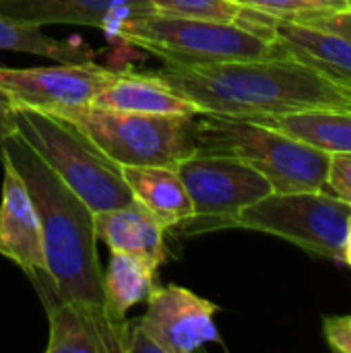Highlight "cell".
<instances>
[{
  "label": "cell",
  "instance_id": "1",
  "mask_svg": "<svg viewBox=\"0 0 351 353\" xmlns=\"http://www.w3.org/2000/svg\"><path fill=\"white\" fill-rule=\"evenodd\" d=\"M201 114L269 120L308 110H351V79L288 50L252 60L170 66L157 72Z\"/></svg>",
  "mask_w": 351,
  "mask_h": 353
},
{
  "label": "cell",
  "instance_id": "2",
  "mask_svg": "<svg viewBox=\"0 0 351 353\" xmlns=\"http://www.w3.org/2000/svg\"><path fill=\"white\" fill-rule=\"evenodd\" d=\"M0 153L8 157L25 180L39 215L46 275H35L31 279L39 296L101 304L103 271L97 256L93 211L21 139L19 132L0 141Z\"/></svg>",
  "mask_w": 351,
  "mask_h": 353
},
{
  "label": "cell",
  "instance_id": "3",
  "mask_svg": "<svg viewBox=\"0 0 351 353\" xmlns=\"http://www.w3.org/2000/svg\"><path fill=\"white\" fill-rule=\"evenodd\" d=\"M112 33L170 66L252 60L281 50L277 39L238 23L180 17L153 8L120 21Z\"/></svg>",
  "mask_w": 351,
  "mask_h": 353
},
{
  "label": "cell",
  "instance_id": "4",
  "mask_svg": "<svg viewBox=\"0 0 351 353\" xmlns=\"http://www.w3.org/2000/svg\"><path fill=\"white\" fill-rule=\"evenodd\" d=\"M197 141L203 153L236 155L259 170L273 192L321 190L327 186V153L248 118L217 114L197 116Z\"/></svg>",
  "mask_w": 351,
  "mask_h": 353
},
{
  "label": "cell",
  "instance_id": "5",
  "mask_svg": "<svg viewBox=\"0 0 351 353\" xmlns=\"http://www.w3.org/2000/svg\"><path fill=\"white\" fill-rule=\"evenodd\" d=\"M17 132L93 213L134 201L120 168L74 122L17 103Z\"/></svg>",
  "mask_w": 351,
  "mask_h": 353
},
{
  "label": "cell",
  "instance_id": "6",
  "mask_svg": "<svg viewBox=\"0 0 351 353\" xmlns=\"http://www.w3.org/2000/svg\"><path fill=\"white\" fill-rule=\"evenodd\" d=\"M199 116V114H197ZM197 116L122 112L89 105L70 118L118 168H174L199 151Z\"/></svg>",
  "mask_w": 351,
  "mask_h": 353
},
{
  "label": "cell",
  "instance_id": "7",
  "mask_svg": "<svg viewBox=\"0 0 351 353\" xmlns=\"http://www.w3.org/2000/svg\"><path fill=\"white\" fill-rule=\"evenodd\" d=\"M351 203L327 188L271 192L246 207L236 228L271 234L312 256L343 261Z\"/></svg>",
  "mask_w": 351,
  "mask_h": 353
},
{
  "label": "cell",
  "instance_id": "8",
  "mask_svg": "<svg viewBox=\"0 0 351 353\" xmlns=\"http://www.w3.org/2000/svg\"><path fill=\"white\" fill-rule=\"evenodd\" d=\"M176 172L194 209V215L178 225L186 236L236 228L246 207L273 192L269 180L236 155L197 151L180 161Z\"/></svg>",
  "mask_w": 351,
  "mask_h": 353
},
{
  "label": "cell",
  "instance_id": "9",
  "mask_svg": "<svg viewBox=\"0 0 351 353\" xmlns=\"http://www.w3.org/2000/svg\"><path fill=\"white\" fill-rule=\"evenodd\" d=\"M108 77L110 68L95 64L93 58L37 68L0 66V87L8 91L19 105L54 114L64 120H70L81 110L93 105V99Z\"/></svg>",
  "mask_w": 351,
  "mask_h": 353
},
{
  "label": "cell",
  "instance_id": "10",
  "mask_svg": "<svg viewBox=\"0 0 351 353\" xmlns=\"http://www.w3.org/2000/svg\"><path fill=\"white\" fill-rule=\"evenodd\" d=\"M145 302L147 312L139 321L161 353H192L205 343L219 341L215 327L219 308L194 292L174 283L168 288L155 285Z\"/></svg>",
  "mask_w": 351,
  "mask_h": 353
},
{
  "label": "cell",
  "instance_id": "11",
  "mask_svg": "<svg viewBox=\"0 0 351 353\" xmlns=\"http://www.w3.org/2000/svg\"><path fill=\"white\" fill-rule=\"evenodd\" d=\"M4 180L0 196V256L12 261L29 279L46 275L43 236L25 180L0 153Z\"/></svg>",
  "mask_w": 351,
  "mask_h": 353
},
{
  "label": "cell",
  "instance_id": "12",
  "mask_svg": "<svg viewBox=\"0 0 351 353\" xmlns=\"http://www.w3.org/2000/svg\"><path fill=\"white\" fill-rule=\"evenodd\" d=\"M41 300L50 321L48 353H122L126 319L110 321L97 302L52 296H41Z\"/></svg>",
  "mask_w": 351,
  "mask_h": 353
},
{
  "label": "cell",
  "instance_id": "13",
  "mask_svg": "<svg viewBox=\"0 0 351 353\" xmlns=\"http://www.w3.org/2000/svg\"><path fill=\"white\" fill-rule=\"evenodd\" d=\"M149 0H0V14L27 25H85L112 29L139 12Z\"/></svg>",
  "mask_w": 351,
  "mask_h": 353
},
{
  "label": "cell",
  "instance_id": "14",
  "mask_svg": "<svg viewBox=\"0 0 351 353\" xmlns=\"http://www.w3.org/2000/svg\"><path fill=\"white\" fill-rule=\"evenodd\" d=\"M93 105L166 116H197L201 110L174 91L159 74H141L132 70H110L99 87Z\"/></svg>",
  "mask_w": 351,
  "mask_h": 353
},
{
  "label": "cell",
  "instance_id": "15",
  "mask_svg": "<svg viewBox=\"0 0 351 353\" xmlns=\"http://www.w3.org/2000/svg\"><path fill=\"white\" fill-rule=\"evenodd\" d=\"M97 242H103L112 252H126L157 261H168L166 225L139 201L93 213Z\"/></svg>",
  "mask_w": 351,
  "mask_h": 353
},
{
  "label": "cell",
  "instance_id": "16",
  "mask_svg": "<svg viewBox=\"0 0 351 353\" xmlns=\"http://www.w3.org/2000/svg\"><path fill=\"white\" fill-rule=\"evenodd\" d=\"M132 199L147 207L163 225L178 228L194 215L192 201L174 168L128 165L120 168Z\"/></svg>",
  "mask_w": 351,
  "mask_h": 353
},
{
  "label": "cell",
  "instance_id": "17",
  "mask_svg": "<svg viewBox=\"0 0 351 353\" xmlns=\"http://www.w3.org/2000/svg\"><path fill=\"white\" fill-rule=\"evenodd\" d=\"M157 269V261L112 252L108 269L101 275V306L110 321H124L130 308L147 300L155 288Z\"/></svg>",
  "mask_w": 351,
  "mask_h": 353
},
{
  "label": "cell",
  "instance_id": "18",
  "mask_svg": "<svg viewBox=\"0 0 351 353\" xmlns=\"http://www.w3.org/2000/svg\"><path fill=\"white\" fill-rule=\"evenodd\" d=\"M265 122L327 155L351 153V110H308Z\"/></svg>",
  "mask_w": 351,
  "mask_h": 353
},
{
  "label": "cell",
  "instance_id": "19",
  "mask_svg": "<svg viewBox=\"0 0 351 353\" xmlns=\"http://www.w3.org/2000/svg\"><path fill=\"white\" fill-rule=\"evenodd\" d=\"M275 39L283 50L351 79V43L343 37L310 25L275 19Z\"/></svg>",
  "mask_w": 351,
  "mask_h": 353
},
{
  "label": "cell",
  "instance_id": "20",
  "mask_svg": "<svg viewBox=\"0 0 351 353\" xmlns=\"http://www.w3.org/2000/svg\"><path fill=\"white\" fill-rule=\"evenodd\" d=\"M149 4L153 10L172 12L180 17L238 23L275 39V17L244 6L238 0H149Z\"/></svg>",
  "mask_w": 351,
  "mask_h": 353
},
{
  "label": "cell",
  "instance_id": "21",
  "mask_svg": "<svg viewBox=\"0 0 351 353\" xmlns=\"http://www.w3.org/2000/svg\"><path fill=\"white\" fill-rule=\"evenodd\" d=\"M0 50L43 56V58L58 60V62L91 60L95 56V52L87 46L83 48L70 41L54 39L46 35L39 27L12 21L4 14H0Z\"/></svg>",
  "mask_w": 351,
  "mask_h": 353
},
{
  "label": "cell",
  "instance_id": "22",
  "mask_svg": "<svg viewBox=\"0 0 351 353\" xmlns=\"http://www.w3.org/2000/svg\"><path fill=\"white\" fill-rule=\"evenodd\" d=\"M238 2L244 6L257 8L261 12H267L275 19H285V21H294L310 12L329 10L321 0H238Z\"/></svg>",
  "mask_w": 351,
  "mask_h": 353
},
{
  "label": "cell",
  "instance_id": "23",
  "mask_svg": "<svg viewBox=\"0 0 351 353\" xmlns=\"http://www.w3.org/2000/svg\"><path fill=\"white\" fill-rule=\"evenodd\" d=\"M294 23L310 25L314 29L333 33L351 43V10H321L294 19Z\"/></svg>",
  "mask_w": 351,
  "mask_h": 353
},
{
  "label": "cell",
  "instance_id": "24",
  "mask_svg": "<svg viewBox=\"0 0 351 353\" xmlns=\"http://www.w3.org/2000/svg\"><path fill=\"white\" fill-rule=\"evenodd\" d=\"M325 188L351 203V153H333L329 157V174Z\"/></svg>",
  "mask_w": 351,
  "mask_h": 353
},
{
  "label": "cell",
  "instance_id": "25",
  "mask_svg": "<svg viewBox=\"0 0 351 353\" xmlns=\"http://www.w3.org/2000/svg\"><path fill=\"white\" fill-rule=\"evenodd\" d=\"M323 333L333 352L351 353V314L345 316H325Z\"/></svg>",
  "mask_w": 351,
  "mask_h": 353
},
{
  "label": "cell",
  "instance_id": "26",
  "mask_svg": "<svg viewBox=\"0 0 351 353\" xmlns=\"http://www.w3.org/2000/svg\"><path fill=\"white\" fill-rule=\"evenodd\" d=\"M122 353H161L155 339L143 329L141 321H126Z\"/></svg>",
  "mask_w": 351,
  "mask_h": 353
},
{
  "label": "cell",
  "instance_id": "27",
  "mask_svg": "<svg viewBox=\"0 0 351 353\" xmlns=\"http://www.w3.org/2000/svg\"><path fill=\"white\" fill-rule=\"evenodd\" d=\"M17 134V101L0 87V141Z\"/></svg>",
  "mask_w": 351,
  "mask_h": 353
},
{
  "label": "cell",
  "instance_id": "28",
  "mask_svg": "<svg viewBox=\"0 0 351 353\" xmlns=\"http://www.w3.org/2000/svg\"><path fill=\"white\" fill-rule=\"evenodd\" d=\"M343 263L351 267V213L348 219V230H345V244H343Z\"/></svg>",
  "mask_w": 351,
  "mask_h": 353
},
{
  "label": "cell",
  "instance_id": "29",
  "mask_svg": "<svg viewBox=\"0 0 351 353\" xmlns=\"http://www.w3.org/2000/svg\"><path fill=\"white\" fill-rule=\"evenodd\" d=\"M329 10H351V0H321Z\"/></svg>",
  "mask_w": 351,
  "mask_h": 353
}]
</instances>
